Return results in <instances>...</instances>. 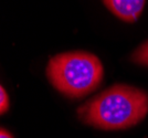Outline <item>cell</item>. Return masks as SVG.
Wrapping results in <instances>:
<instances>
[{
	"mask_svg": "<svg viewBox=\"0 0 148 138\" xmlns=\"http://www.w3.org/2000/svg\"><path fill=\"white\" fill-rule=\"evenodd\" d=\"M147 113V93L124 84H116L94 96L77 111L82 122L105 130L130 128Z\"/></svg>",
	"mask_w": 148,
	"mask_h": 138,
	"instance_id": "cell-1",
	"label": "cell"
},
{
	"mask_svg": "<svg viewBox=\"0 0 148 138\" xmlns=\"http://www.w3.org/2000/svg\"><path fill=\"white\" fill-rule=\"evenodd\" d=\"M99 57L87 52H66L50 59L47 75L52 85L69 97H83L93 92L103 79Z\"/></svg>",
	"mask_w": 148,
	"mask_h": 138,
	"instance_id": "cell-2",
	"label": "cell"
},
{
	"mask_svg": "<svg viewBox=\"0 0 148 138\" xmlns=\"http://www.w3.org/2000/svg\"><path fill=\"white\" fill-rule=\"evenodd\" d=\"M103 2L111 12L126 22H135L145 6V0H103Z\"/></svg>",
	"mask_w": 148,
	"mask_h": 138,
	"instance_id": "cell-3",
	"label": "cell"
},
{
	"mask_svg": "<svg viewBox=\"0 0 148 138\" xmlns=\"http://www.w3.org/2000/svg\"><path fill=\"white\" fill-rule=\"evenodd\" d=\"M132 61L140 64V65H146L148 66V41L142 44L138 49H136V51L132 54Z\"/></svg>",
	"mask_w": 148,
	"mask_h": 138,
	"instance_id": "cell-4",
	"label": "cell"
},
{
	"mask_svg": "<svg viewBox=\"0 0 148 138\" xmlns=\"http://www.w3.org/2000/svg\"><path fill=\"white\" fill-rule=\"evenodd\" d=\"M9 109V96L5 88L0 87V113L5 114Z\"/></svg>",
	"mask_w": 148,
	"mask_h": 138,
	"instance_id": "cell-5",
	"label": "cell"
},
{
	"mask_svg": "<svg viewBox=\"0 0 148 138\" xmlns=\"http://www.w3.org/2000/svg\"><path fill=\"white\" fill-rule=\"evenodd\" d=\"M0 138H13V137L8 130H6L5 128H1V130H0Z\"/></svg>",
	"mask_w": 148,
	"mask_h": 138,
	"instance_id": "cell-6",
	"label": "cell"
}]
</instances>
